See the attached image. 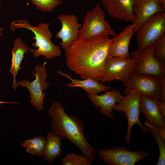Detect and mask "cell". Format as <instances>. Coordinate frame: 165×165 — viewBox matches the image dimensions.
<instances>
[{
    "mask_svg": "<svg viewBox=\"0 0 165 165\" xmlns=\"http://www.w3.org/2000/svg\"><path fill=\"white\" fill-rule=\"evenodd\" d=\"M110 43L107 35L78 38L65 50L68 68L82 79L92 78L101 81Z\"/></svg>",
    "mask_w": 165,
    "mask_h": 165,
    "instance_id": "1",
    "label": "cell"
},
{
    "mask_svg": "<svg viewBox=\"0 0 165 165\" xmlns=\"http://www.w3.org/2000/svg\"><path fill=\"white\" fill-rule=\"evenodd\" d=\"M105 16L98 3L92 10L87 11L83 18V24L79 31L78 38H88L102 35H116L105 20Z\"/></svg>",
    "mask_w": 165,
    "mask_h": 165,
    "instance_id": "4",
    "label": "cell"
},
{
    "mask_svg": "<svg viewBox=\"0 0 165 165\" xmlns=\"http://www.w3.org/2000/svg\"><path fill=\"white\" fill-rule=\"evenodd\" d=\"M157 1L161 9L165 11V0H157Z\"/></svg>",
    "mask_w": 165,
    "mask_h": 165,
    "instance_id": "28",
    "label": "cell"
},
{
    "mask_svg": "<svg viewBox=\"0 0 165 165\" xmlns=\"http://www.w3.org/2000/svg\"><path fill=\"white\" fill-rule=\"evenodd\" d=\"M148 155L145 151H133L119 147L102 149L99 152L100 159L109 165H134Z\"/></svg>",
    "mask_w": 165,
    "mask_h": 165,
    "instance_id": "11",
    "label": "cell"
},
{
    "mask_svg": "<svg viewBox=\"0 0 165 165\" xmlns=\"http://www.w3.org/2000/svg\"><path fill=\"white\" fill-rule=\"evenodd\" d=\"M91 162L85 156L75 153L69 154L63 158L62 165H90Z\"/></svg>",
    "mask_w": 165,
    "mask_h": 165,
    "instance_id": "24",
    "label": "cell"
},
{
    "mask_svg": "<svg viewBox=\"0 0 165 165\" xmlns=\"http://www.w3.org/2000/svg\"><path fill=\"white\" fill-rule=\"evenodd\" d=\"M141 95L134 93L126 94L120 102L115 105L113 109L124 112L127 116L128 126L125 141L127 144L130 143L131 130L134 125H138L144 132L148 131L147 128L142 125L140 120L139 102Z\"/></svg>",
    "mask_w": 165,
    "mask_h": 165,
    "instance_id": "9",
    "label": "cell"
},
{
    "mask_svg": "<svg viewBox=\"0 0 165 165\" xmlns=\"http://www.w3.org/2000/svg\"><path fill=\"white\" fill-rule=\"evenodd\" d=\"M87 96L96 108H100V113L110 119L113 118L111 112L114 107L124 97L120 91L115 89L106 91L102 95L88 94Z\"/></svg>",
    "mask_w": 165,
    "mask_h": 165,
    "instance_id": "15",
    "label": "cell"
},
{
    "mask_svg": "<svg viewBox=\"0 0 165 165\" xmlns=\"http://www.w3.org/2000/svg\"><path fill=\"white\" fill-rule=\"evenodd\" d=\"M141 95L139 102L140 112L146 121L158 127L165 129V117L160 113L157 105V100Z\"/></svg>",
    "mask_w": 165,
    "mask_h": 165,
    "instance_id": "16",
    "label": "cell"
},
{
    "mask_svg": "<svg viewBox=\"0 0 165 165\" xmlns=\"http://www.w3.org/2000/svg\"><path fill=\"white\" fill-rule=\"evenodd\" d=\"M138 50L155 42L165 34V13L159 11L145 21L135 32Z\"/></svg>",
    "mask_w": 165,
    "mask_h": 165,
    "instance_id": "6",
    "label": "cell"
},
{
    "mask_svg": "<svg viewBox=\"0 0 165 165\" xmlns=\"http://www.w3.org/2000/svg\"><path fill=\"white\" fill-rule=\"evenodd\" d=\"M78 19L76 15L70 14H61L56 19L61 21L62 26L57 32L56 37L61 39L59 45L65 50L78 38L79 31L82 24L78 22Z\"/></svg>",
    "mask_w": 165,
    "mask_h": 165,
    "instance_id": "12",
    "label": "cell"
},
{
    "mask_svg": "<svg viewBox=\"0 0 165 165\" xmlns=\"http://www.w3.org/2000/svg\"><path fill=\"white\" fill-rule=\"evenodd\" d=\"M32 3L41 11L49 12L62 4V0H30Z\"/></svg>",
    "mask_w": 165,
    "mask_h": 165,
    "instance_id": "23",
    "label": "cell"
},
{
    "mask_svg": "<svg viewBox=\"0 0 165 165\" xmlns=\"http://www.w3.org/2000/svg\"><path fill=\"white\" fill-rule=\"evenodd\" d=\"M57 72L60 75L71 80V82L67 84V87H81L90 95L97 94L102 91H107L111 88V86L103 84L94 78H89L79 80L73 79L70 75L63 72L61 70H58Z\"/></svg>",
    "mask_w": 165,
    "mask_h": 165,
    "instance_id": "17",
    "label": "cell"
},
{
    "mask_svg": "<svg viewBox=\"0 0 165 165\" xmlns=\"http://www.w3.org/2000/svg\"><path fill=\"white\" fill-rule=\"evenodd\" d=\"M134 23L127 26L119 35L111 39L108 57L117 56L130 58L129 51L131 39L135 32Z\"/></svg>",
    "mask_w": 165,
    "mask_h": 165,
    "instance_id": "14",
    "label": "cell"
},
{
    "mask_svg": "<svg viewBox=\"0 0 165 165\" xmlns=\"http://www.w3.org/2000/svg\"><path fill=\"white\" fill-rule=\"evenodd\" d=\"M144 125L156 142L159 148V156L156 165L165 164V129L158 127L147 121Z\"/></svg>",
    "mask_w": 165,
    "mask_h": 165,
    "instance_id": "21",
    "label": "cell"
},
{
    "mask_svg": "<svg viewBox=\"0 0 165 165\" xmlns=\"http://www.w3.org/2000/svg\"><path fill=\"white\" fill-rule=\"evenodd\" d=\"M134 63L133 58L117 56L107 57L105 62V72L101 82L103 84L117 79L121 81L126 86Z\"/></svg>",
    "mask_w": 165,
    "mask_h": 165,
    "instance_id": "10",
    "label": "cell"
},
{
    "mask_svg": "<svg viewBox=\"0 0 165 165\" xmlns=\"http://www.w3.org/2000/svg\"><path fill=\"white\" fill-rule=\"evenodd\" d=\"M135 16V32L146 20L156 13L164 11L158 4L157 0H140L133 7Z\"/></svg>",
    "mask_w": 165,
    "mask_h": 165,
    "instance_id": "18",
    "label": "cell"
},
{
    "mask_svg": "<svg viewBox=\"0 0 165 165\" xmlns=\"http://www.w3.org/2000/svg\"><path fill=\"white\" fill-rule=\"evenodd\" d=\"M21 145L26 149V152L40 157L46 146L45 137H35L26 140Z\"/></svg>",
    "mask_w": 165,
    "mask_h": 165,
    "instance_id": "22",
    "label": "cell"
},
{
    "mask_svg": "<svg viewBox=\"0 0 165 165\" xmlns=\"http://www.w3.org/2000/svg\"><path fill=\"white\" fill-rule=\"evenodd\" d=\"M1 4L0 3V9L1 8ZM3 30V28H0V37H1L3 34L2 32Z\"/></svg>",
    "mask_w": 165,
    "mask_h": 165,
    "instance_id": "30",
    "label": "cell"
},
{
    "mask_svg": "<svg viewBox=\"0 0 165 165\" xmlns=\"http://www.w3.org/2000/svg\"><path fill=\"white\" fill-rule=\"evenodd\" d=\"M48 114L52 117L51 125L53 131L77 146L84 156L91 162H93L96 156V151L84 136L82 122L77 117L69 116L64 107L57 101L53 102L48 109Z\"/></svg>",
    "mask_w": 165,
    "mask_h": 165,
    "instance_id": "2",
    "label": "cell"
},
{
    "mask_svg": "<svg viewBox=\"0 0 165 165\" xmlns=\"http://www.w3.org/2000/svg\"><path fill=\"white\" fill-rule=\"evenodd\" d=\"M153 53L158 61L165 63V34L155 42Z\"/></svg>",
    "mask_w": 165,
    "mask_h": 165,
    "instance_id": "25",
    "label": "cell"
},
{
    "mask_svg": "<svg viewBox=\"0 0 165 165\" xmlns=\"http://www.w3.org/2000/svg\"><path fill=\"white\" fill-rule=\"evenodd\" d=\"M160 100L165 102V75L160 78Z\"/></svg>",
    "mask_w": 165,
    "mask_h": 165,
    "instance_id": "26",
    "label": "cell"
},
{
    "mask_svg": "<svg viewBox=\"0 0 165 165\" xmlns=\"http://www.w3.org/2000/svg\"><path fill=\"white\" fill-rule=\"evenodd\" d=\"M18 102H5L0 101V104H16L18 103Z\"/></svg>",
    "mask_w": 165,
    "mask_h": 165,
    "instance_id": "29",
    "label": "cell"
},
{
    "mask_svg": "<svg viewBox=\"0 0 165 165\" xmlns=\"http://www.w3.org/2000/svg\"><path fill=\"white\" fill-rule=\"evenodd\" d=\"M50 24V23H41L37 26L34 27L26 19H19L12 21L10 27L13 31L20 28H25L31 31L35 35L32 39L35 40L32 46L38 49L29 48V51L35 57L42 56L46 59H50L61 56L62 52L60 46L54 44L51 41L52 35L49 28Z\"/></svg>",
    "mask_w": 165,
    "mask_h": 165,
    "instance_id": "3",
    "label": "cell"
},
{
    "mask_svg": "<svg viewBox=\"0 0 165 165\" xmlns=\"http://www.w3.org/2000/svg\"><path fill=\"white\" fill-rule=\"evenodd\" d=\"M63 137L53 131L49 132L45 137L46 146L45 150L40 157L52 163L55 157L61 155V141Z\"/></svg>",
    "mask_w": 165,
    "mask_h": 165,
    "instance_id": "20",
    "label": "cell"
},
{
    "mask_svg": "<svg viewBox=\"0 0 165 165\" xmlns=\"http://www.w3.org/2000/svg\"><path fill=\"white\" fill-rule=\"evenodd\" d=\"M160 78L146 75H136L132 72L123 92L126 95L138 93L160 100Z\"/></svg>",
    "mask_w": 165,
    "mask_h": 165,
    "instance_id": "8",
    "label": "cell"
},
{
    "mask_svg": "<svg viewBox=\"0 0 165 165\" xmlns=\"http://www.w3.org/2000/svg\"><path fill=\"white\" fill-rule=\"evenodd\" d=\"M154 43L131 53L135 63L132 72L134 75H146L161 78L165 75V63L158 61L153 53Z\"/></svg>",
    "mask_w": 165,
    "mask_h": 165,
    "instance_id": "5",
    "label": "cell"
},
{
    "mask_svg": "<svg viewBox=\"0 0 165 165\" xmlns=\"http://www.w3.org/2000/svg\"><path fill=\"white\" fill-rule=\"evenodd\" d=\"M46 61L43 64L36 65L34 68V72L32 71V75L35 76V79L32 82L25 79L23 81L16 82L17 85H21L22 87H27L29 90L31 97L30 103L36 109L42 111L44 109L43 99L46 95L43 90L48 89L49 82L46 80L47 73L46 65Z\"/></svg>",
    "mask_w": 165,
    "mask_h": 165,
    "instance_id": "7",
    "label": "cell"
},
{
    "mask_svg": "<svg viewBox=\"0 0 165 165\" xmlns=\"http://www.w3.org/2000/svg\"><path fill=\"white\" fill-rule=\"evenodd\" d=\"M140 0H102L101 3L108 14L113 18L123 20L134 24L135 16L134 6Z\"/></svg>",
    "mask_w": 165,
    "mask_h": 165,
    "instance_id": "13",
    "label": "cell"
},
{
    "mask_svg": "<svg viewBox=\"0 0 165 165\" xmlns=\"http://www.w3.org/2000/svg\"><path fill=\"white\" fill-rule=\"evenodd\" d=\"M29 48L22 40L20 37L16 38L14 41L13 47L12 51V64L9 72L13 74V81L12 88L14 90L17 88L16 77L18 72L21 68L20 65L24 57L25 53H28Z\"/></svg>",
    "mask_w": 165,
    "mask_h": 165,
    "instance_id": "19",
    "label": "cell"
},
{
    "mask_svg": "<svg viewBox=\"0 0 165 165\" xmlns=\"http://www.w3.org/2000/svg\"><path fill=\"white\" fill-rule=\"evenodd\" d=\"M157 105L160 112L165 117V102L157 100Z\"/></svg>",
    "mask_w": 165,
    "mask_h": 165,
    "instance_id": "27",
    "label": "cell"
}]
</instances>
